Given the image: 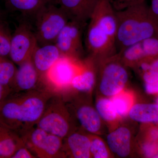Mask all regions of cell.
<instances>
[{"mask_svg":"<svg viewBox=\"0 0 158 158\" xmlns=\"http://www.w3.org/2000/svg\"><path fill=\"white\" fill-rule=\"evenodd\" d=\"M90 152L91 156L95 158L109 157V154L104 143L98 138L90 139Z\"/></svg>","mask_w":158,"mask_h":158,"instance_id":"obj_27","label":"cell"},{"mask_svg":"<svg viewBox=\"0 0 158 158\" xmlns=\"http://www.w3.org/2000/svg\"><path fill=\"white\" fill-rule=\"evenodd\" d=\"M131 134L127 128H118L110 133L107 141L111 150L120 157H126L131 151Z\"/></svg>","mask_w":158,"mask_h":158,"instance_id":"obj_17","label":"cell"},{"mask_svg":"<svg viewBox=\"0 0 158 158\" xmlns=\"http://www.w3.org/2000/svg\"><path fill=\"white\" fill-rule=\"evenodd\" d=\"M88 22L85 44L88 56L101 61L118 53L116 10L111 0H99Z\"/></svg>","mask_w":158,"mask_h":158,"instance_id":"obj_2","label":"cell"},{"mask_svg":"<svg viewBox=\"0 0 158 158\" xmlns=\"http://www.w3.org/2000/svg\"><path fill=\"white\" fill-rule=\"evenodd\" d=\"M99 0H55L70 20L88 23Z\"/></svg>","mask_w":158,"mask_h":158,"instance_id":"obj_13","label":"cell"},{"mask_svg":"<svg viewBox=\"0 0 158 158\" xmlns=\"http://www.w3.org/2000/svg\"><path fill=\"white\" fill-rule=\"evenodd\" d=\"M61 56L60 51L55 44L38 46L35 49L31 59L43 83L45 75Z\"/></svg>","mask_w":158,"mask_h":158,"instance_id":"obj_14","label":"cell"},{"mask_svg":"<svg viewBox=\"0 0 158 158\" xmlns=\"http://www.w3.org/2000/svg\"><path fill=\"white\" fill-rule=\"evenodd\" d=\"M150 10L152 14L158 19V0H150Z\"/></svg>","mask_w":158,"mask_h":158,"instance_id":"obj_33","label":"cell"},{"mask_svg":"<svg viewBox=\"0 0 158 158\" xmlns=\"http://www.w3.org/2000/svg\"><path fill=\"white\" fill-rule=\"evenodd\" d=\"M55 94L45 88L11 94L0 104V123L23 136L36 126Z\"/></svg>","mask_w":158,"mask_h":158,"instance_id":"obj_1","label":"cell"},{"mask_svg":"<svg viewBox=\"0 0 158 158\" xmlns=\"http://www.w3.org/2000/svg\"><path fill=\"white\" fill-rule=\"evenodd\" d=\"M90 59L84 61V67L73 80L71 87L81 92H88L93 88L95 81V76L94 71L90 68Z\"/></svg>","mask_w":158,"mask_h":158,"instance_id":"obj_20","label":"cell"},{"mask_svg":"<svg viewBox=\"0 0 158 158\" xmlns=\"http://www.w3.org/2000/svg\"><path fill=\"white\" fill-rule=\"evenodd\" d=\"M157 102H158V100H157Z\"/></svg>","mask_w":158,"mask_h":158,"instance_id":"obj_35","label":"cell"},{"mask_svg":"<svg viewBox=\"0 0 158 158\" xmlns=\"http://www.w3.org/2000/svg\"><path fill=\"white\" fill-rule=\"evenodd\" d=\"M24 145L21 136L0 123V158H11L19 148Z\"/></svg>","mask_w":158,"mask_h":158,"instance_id":"obj_16","label":"cell"},{"mask_svg":"<svg viewBox=\"0 0 158 158\" xmlns=\"http://www.w3.org/2000/svg\"><path fill=\"white\" fill-rule=\"evenodd\" d=\"M30 149L26 145L20 148L11 156V158H36Z\"/></svg>","mask_w":158,"mask_h":158,"instance_id":"obj_30","label":"cell"},{"mask_svg":"<svg viewBox=\"0 0 158 158\" xmlns=\"http://www.w3.org/2000/svg\"><path fill=\"white\" fill-rule=\"evenodd\" d=\"M38 46L33 26L27 21H21L12 34L9 58L19 65L31 58Z\"/></svg>","mask_w":158,"mask_h":158,"instance_id":"obj_8","label":"cell"},{"mask_svg":"<svg viewBox=\"0 0 158 158\" xmlns=\"http://www.w3.org/2000/svg\"><path fill=\"white\" fill-rule=\"evenodd\" d=\"M6 9L18 11L24 16H33L49 3L56 4L55 0H5Z\"/></svg>","mask_w":158,"mask_h":158,"instance_id":"obj_18","label":"cell"},{"mask_svg":"<svg viewBox=\"0 0 158 158\" xmlns=\"http://www.w3.org/2000/svg\"><path fill=\"white\" fill-rule=\"evenodd\" d=\"M87 24L73 20L68 22L54 43L61 55L81 59L85 53L83 37Z\"/></svg>","mask_w":158,"mask_h":158,"instance_id":"obj_10","label":"cell"},{"mask_svg":"<svg viewBox=\"0 0 158 158\" xmlns=\"http://www.w3.org/2000/svg\"><path fill=\"white\" fill-rule=\"evenodd\" d=\"M11 36L9 23L0 11V56L9 58Z\"/></svg>","mask_w":158,"mask_h":158,"instance_id":"obj_23","label":"cell"},{"mask_svg":"<svg viewBox=\"0 0 158 158\" xmlns=\"http://www.w3.org/2000/svg\"><path fill=\"white\" fill-rule=\"evenodd\" d=\"M35 35L40 46L55 43L57 37L69 21L68 15L55 3H49L34 16Z\"/></svg>","mask_w":158,"mask_h":158,"instance_id":"obj_4","label":"cell"},{"mask_svg":"<svg viewBox=\"0 0 158 158\" xmlns=\"http://www.w3.org/2000/svg\"><path fill=\"white\" fill-rule=\"evenodd\" d=\"M142 150L147 157L158 158V143L155 141L144 144Z\"/></svg>","mask_w":158,"mask_h":158,"instance_id":"obj_29","label":"cell"},{"mask_svg":"<svg viewBox=\"0 0 158 158\" xmlns=\"http://www.w3.org/2000/svg\"><path fill=\"white\" fill-rule=\"evenodd\" d=\"M102 61L105 65L101 74L100 90L105 96H114L123 90L127 83V72L118 53Z\"/></svg>","mask_w":158,"mask_h":158,"instance_id":"obj_9","label":"cell"},{"mask_svg":"<svg viewBox=\"0 0 158 158\" xmlns=\"http://www.w3.org/2000/svg\"><path fill=\"white\" fill-rule=\"evenodd\" d=\"M21 137L37 158L65 157L62 150L63 139L58 136L35 127Z\"/></svg>","mask_w":158,"mask_h":158,"instance_id":"obj_7","label":"cell"},{"mask_svg":"<svg viewBox=\"0 0 158 158\" xmlns=\"http://www.w3.org/2000/svg\"><path fill=\"white\" fill-rule=\"evenodd\" d=\"M97 111L99 116L105 120L113 121L116 118L117 113L112 100L108 98H101L96 104Z\"/></svg>","mask_w":158,"mask_h":158,"instance_id":"obj_24","label":"cell"},{"mask_svg":"<svg viewBox=\"0 0 158 158\" xmlns=\"http://www.w3.org/2000/svg\"><path fill=\"white\" fill-rule=\"evenodd\" d=\"M148 66L142 72V77L145 83L158 81V57L148 58Z\"/></svg>","mask_w":158,"mask_h":158,"instance_id":"obj_26","label":"cell"},{"mask_svg":"<svg viewBox=\"0 0 158 158\" xmlns=\"http://www.w3.org/2000/svg\"><path fill=\"white\" fill-rule=\"evenodd\" d=\"M84 65V62L81 59L62 55L44 78V87L60 94L71 87L73 80L82 70Z\"/></svg>","mask_w":158,"mask_h":158,"instance_id":"obj_6","label":"cell"},{"mask_svg":"<svg viewBox=\"0 0 158 158\" xmlns=\"http://www.w3.org/2000/svg\"><path fill=\"white\" fill-rule=\"evenodd\" d=\"M44 88L41 77L32 62L31 57L19 65L12 93L27 92Z\"/></svg>","mask_w":158,"mask_h":158,"instance_id":"obj_12","label":"cell"},{"mask_svg":"<svg viewBox=\"0 0 158 158\" xmlns=\"http://www.w3.org/2000/svg\"><path fill=\"white\" fill-rule=\"evenodd\" d=\"M116 95L111 100L117 115L123 116L127 113L131 108L130 97L125 94Z\"/></svg>","mask_w":158,"mask_h":158,"instance_id":"obj_25","label":"cell"},{"mask_svg":"<svg viewBox=\"0 0 158 158\" xmlns=\"http://www.w3.org/2000/svg\"><path fill=\"white\" fill-rule=\"evenodd\" d=\"M15 64L9 58L0 56V84L12 91L18 69Z\"/></svg>","mask_w":158,"mask_h":158,"instance_id":"obj_22","label":"cell"},{"mask_svg":"<svg viewBox=\"0 0 158 158\" xmlns=\"http://www.w3.org/2000/svg\"><path fill=\"white\" fill-rule=\"evenodd\" d=\"M145 90L148 93L153 94L158 93V81L145 83Z\"/></svg>","mask_w":158,"mask_h":158,"instance_id":"obj_32","label":"cell"},{"mask_svg":"<svg viewBox=\"0 0 158 158\" xmlns=\"http://www.w3.org/2000/svg\"><path fill=\"white\" fill-rule=\"evenodd\" d=\"M12 93L10 88L0 84V104Z\"/></svg>","mask_w":158,"mask_h":158,"instance_id":"obj_31","label":"cell"},{"mask_svg":"<svg viewBox=\"0 0 158 158\" xmlns=\"http://www.w3.org/2000/svg\"><path fill=\"white\" fill-rule=\"evenodd\" d=\"M90 139L79 133H70L63 139L62 150L65 157L69 156L75 158H89Z\"/></svg>","mask_w":158,"mask_h":158,"instance_id":"obj_15","label":"cell"},{"mask_svg":"<svg viewBox=\"0 0 158 158\" xmlns=\"http://www.w3.org/2000/svg\"><path fill=\"white\" fill-rule=\"evenodd\" d=\"M147 0H111L116 11H120L146 2Z\"/></svg>","mask_w":158,"mask_h":158,"instance_id":"obj_28","label":"cell"},{"mask_svg":"<svg viewBox=\"0 0 158 158\" xmlns=\"http://www.w3.org/2000/svg\"><path fill=\"white\" fill-rule=\"evenodd\" d=\"M77 118L82 127L89 132H97L101 127V119L97 111L90 106L84 105L76 111Z\"/></svg>","mask_w":158,"mask_h":158,"instance_id":"obj_19","label":"cell"},{"mask_svg":"<svg viewBox=\"0 0 158 158\" xmlns=\"http://www.w3.org/2000/svg\"><path fill=\"white\" fill-rule=\"evenodd\" d=\"M130 117L133 120L141 123L158 122V105L139 104L130 110Z\"/></svg>","mask_w":158,"mask_h":158,"instance_id":"obj_21","label":"cell"},{"mask_svg":"<svg viewBox=\"0 0 158 158\" xmlns=\"http://www.w3.org/2000/svg\"><path fill=\"white\" fill-rule=\"evenodd\" d=\"M149 137L153 141H156L158 140V129L154 128L151 130L149 133Z\"/></svg>","mask_w":158,"mask_h":158,"instance_id":"obj_34","label":"cell"},{"mask_svg":"<svg viewBox=\"0 0 158 158\" xmlns=\"http://www.w3.org/2000/svg\"><path fill=\"white\" fill-rule=\"evenodd\" d=\"M35 127L62 139L70 134L69 115L62 94H56L49 100Z\"/></svg>","mask_w":158,"mask_h":158,"instance_id":"obj_5","label":"cell"},{"mask_svg":"<svg viewBox=\"0 0 158 158\" xmlns=\"http://www.w3.org/2000/svg\"><path fill=\"white\" fill-rule=\"evenodd\" d=\"M117 53L147 38L158 35V19L146 2L116 11Z\"/></svg>","mask_w":158,"mask_h":158,"instance_id":"obj_3","label":"cell"},{"mask_svg":"<svg viewBox=\"0 0 158 158\" xmlns=\"http://www.w3.org/2000/svg\"><path fill=\"white\" fill-rule=\"evenodd\" d=\"M122 62L136 65L147 58L158 57V35L147 38L125 48L118 53Z\"/></svg>","mask_w":158,"mask_h":158,"instance_id":"obj_11","label":"cell"}]
</instances>
